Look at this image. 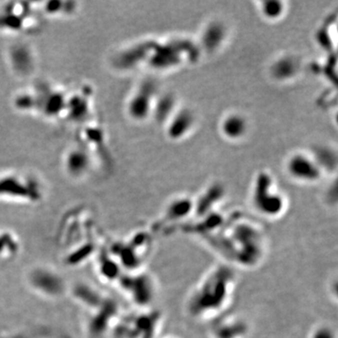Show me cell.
<instances>
[{
  "mask_svg": "<svg viewBox=\"0 0 338 338\" xmlns=\"http://www.w3.org/2000/svg\"><path fill=\"white\" fill-rule=\"evenodd\" d=\"M254 204L264 216H276L284 207L283 198L272 190V182L265 175L258 180L254 192Z\"/></svg>",
  "mask_w": 338,
  "mask_h": 338,
  "instance_id": "6da1fadb",
  "label": "cell"
},
{
  "mask_svg": "<svg viewBox=\"0 0 338 338\" xmlns=\"http://www.w3.org/2000/svg\"><path fill=\"white\" fill-rule=\"evenodd\" d=\"M288 171L300 182H316L320 177V168L316 161L304 154H295L288 162Z\"/></svg>",
  "mask_w": 338,
  "mask_h": 338,
  "instance_id": "7a4b0ae2",
  "label": "cell"
},
{
  "mask_svg": "<svg viewBox=\"0 0 338 338\" xmlns=\"http://www.w3.org/2000/svg\"><path fill=\"white\" fill-rule=\"evenodd\" d=\"M152 90L144 86L139 90V92L134 95L129 104V112L134 118H144L150 110V98Z\"/></svg>",
  "mask_w": 338,
  "mask_h": 338,
  "instance_id": "3957f363",
  "label": "cell"
},
{
  "mask_svg": "<svg viewBox=\"0 0 338 338\" xmlns=\"http://www.w3.org/2000/svg\"><path fill=\"white\" fill-rule=\"evenodd\" d=\"M247 122L242 116L232 114L228 116L222 122L221 129L224 136L237 140L242 138L247 132Z\"/></svg>",
  "mask_w": 338,
  "mask_h": 338,
  "instance_id": "277c9868",
  "label": "cell"
},
{
  "mask_svg": "<svg viewBox=\"0 0 338 338\" xmlns=\"http://www.w3.org/2000/svg\"><path fill=\"white\" fill-rule=\"evenodd\" d=\"M192 124V116L190 112L184 111L172 120L169 129V134L171 138H180L188 131Z\"/></svg>",
  "mask_w": 338,
  "mask_h": 338,
  "instance_id": "5b68a950",
  "label": "cell"
},
{
  "mask_svg": "<svg viewBox=\"0 0 338 338\" xmlns=\"http://www.w3.org/2000/svg\"><path fill=\"white\" fill-rule=\"evenodd\" d=\"M262 14L270 20H276L284 14V3L281 1H265L262 3Z\"/></svg>",
  "mask_w": 338,
  "mask_h": 338,
  "instance_id": "8992f818",
  "label": "cell"
},
{
  "mask_svg": "<svg viewBox=\"0 0 338 338\" xmlns=\"http://www.w3.org/2000/svg\"><path fill=\"white\" fill-rule=\"evenodd\" d=\"M312 338H334L329 328H318L316 330Z\"/></svg>",
  "mask_w": 338,
  "mask_h": 338,
  "instance_id": "52a82bcc",
  "label": "cell"
}]
</instances>
